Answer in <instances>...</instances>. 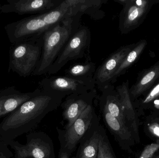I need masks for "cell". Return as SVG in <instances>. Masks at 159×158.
<instances>
[{
  "label": "cell",
  "instance_id": "cell-25",
  "mask_svg": "<svg viewBox=\"0 0 159 158\" xmlns=\"http://www.w3.org/2000/svg\"><path fill=\"white\" fill-rule=\"evenodd\" d=\"M159 150V141L148 145L143 149L138 158H152Z\"/></svg>",
  "mask_w": 159,
  "mask_h": 158
},
{
  "label": "cell",
  "instance_id": "cell-28",
  "mask_svg": "<svg viewBox=\"0 0 159 158\" xmlns=\"http://www.w3.org/2000/svg\"><path fill=\"white\" fill-rule=\"evenodd\" d=\"M152 158H159V154H158V155H155L154 157H153Z\"/></svg>",
  "mask_w": 159,
  "mask_h": 158
},
{
  "label": "cell",
  "instance_id": "cell-11",
  "mask_svg": "<svg viewBox=\"0 0 159 158\" xmlns=\"http://www.w3.org/2000/svg\"><path fill=\"white\" fill-rule=\"evenodd\" d=\"M96 89L83 93L73 94L66 96L61 106L63 109L62 116L66 125L63 129H67L78 118L84 110L90 105L97 96Z\"/></svg>",
  "mask_w": 159,
  "mask_h": 158
},
{
  "label": "cell",
  "instance_id": "cell-9",
  "mask_svg": "<svg viewBox=\"0 0 159 158\" xmlns=\"http://www.w3.org/2000/svg\"><path fill=\"white\" fill-rule=\"evenodd\" d=\"M94 79H75L67 76L46 77L39 82V88L62 94L67 96L83 93L95 89Z\"/></svg>",
  "mask_w": 159,
  "mask_h": 158
},
{
  "label": "cell",
  "instance_id": "cell-6",
  "mask_svg": "<svg viewBox=\"0 0 159 158\" xmlns=\"http://www.w3.org/2000/svg\"><path fill=\"white\" fill-rule=\"evenodd\" d=\"M93 105L89 106L78 118L67 129L57 128L60 148L70 156L93 126L99 121Z\"/></svg>",
  "mask_w": 159,
  "mask_h": 158
},
{
  "label": "cell",
  "instance_id": "cell-2",
  "mask_svg": "<svg viewBox=\"0 0 159 158\" xmlns=\"http://www.w3.org/2000/svg\"><path fill=\"white\" fill-rule=\"evenodd\" d=\"M70 0H63L55 9L43 14L25 18L7 24L5 29L10 42L16 43L25 40L42 36L48 29L56 24L80 14Z\"/></svg>",
  "mask_w": 159,
  "mask_h": 158
},
{
  "label": "cell",
  "instance_id": "cell-15",
  "mask_svg": "<svg viewBox=\"0 0 159 158\" xmlns=\"http://www.w3.org/2000/svg\"><path fill=\"white\" fill-rule=\"evenodd\" d=\"M101 92L98 96L99 106L104 108L112 116L129 128L119 94L115 86L110 84Z\"/></svg>",
  "mask_w": 159,
  "mask_h": 158
},
{
  "label": "cell",
  "instance_id": "cell-21",
  "mask_svg": "<svg viewBox=\"0 0 159 158\" xmlns=\"http://www.w3.org/2000/svg\"><path fill=\"white\" fill-rule=\"evenodd\" d=\"M96 70L95 63L91 60L85 61L84 63L75 64L70 67L66 70L65 76L75 79H93Z\"/></svg>",
  "mask_w": 159,
  "mask_h": 158
},
{
  "label": "cell",
  "instance_id": "cell-14",
  "mask_svg": "<svg viewBox=\"0 0 159 158\" xmlns=\"http://www.w3.org/2000/svg\"><path fill=\"white\" fill-rule=\"evenodd\" d=\"M37 89L23 93L11 86L0 91V119L6 117L36 94Z\"/></svg>",
  "mask_w": 159,
  "mask_h": 158
},
{
  "label": "cell",
  "instance_id": "cell-24",
  "mask_svg": "<svg viewBox=\"0 0 159 158\" xmlns=\"http://www.w3.org/2000/svg\"><path fill=\"white\" fill-rule=\"evenodd\" d=\"M144 130L148 136L153 141H159V117H148L144 124Z\"/></svg>",
  "mask_w": 159,
  "mask_h": 158
},
{
  "label": "cell",
  "instance_id": "cell-26",
  "mask_svg": "<svg viewBox=\"0 0 159 158\" xmlns=\"http://www.w3.org/2000/svg\"><path fill=\"white\" fill-rule=\"evenodd\" d=\"M14 156L5 142L0 141V158H11Z\"/></svg>",
  "mask_w": 159,
  "mask_h": 158
},
{
  "label": "cell",
  "instance_id": "cell-8",
  "mask_svg": "<svg viewBox=\"0 0 159 158\" xmlns=\"http://www.w3.org/2000/svg\"><path fill=\"white\" fill-rule=\"evenodd\" d=\"M123 5L120 14L119 28L122 34H127L144 21L157 0H114Z\"/></svg>",
  "mask_w": 159,
  "mask_h": 158
},
{
  "label": "cell",
  "instance_id": "cell-1",
  "mask_svg": "<svg viewBox=\"0 0 159 158\" xmlns=\"http://www.w3.org/2000/svg\"><path fill=\"white\" fill-rule=\"evenodd\" d=\"M65 96L37 89L36 94L0 123V141L7 142L34 130L48 113L61 105Z\"/></svg>",
  "mask_w": 159,
  "mask_h": 158
},
{
  "label": "cell",
  "instance_id": "cell-3",
  "mask_svg": "<svg viewBox=\"0 0 159 158\" xmlns=\"http://www.w3.org/2000/svg\"><path fill=\"white\" fill-rule=\"evenodd\" d=\"M81 17L60 22L43 33L41 58L32 75L47 74L65 45L79 28Z\"/></svg>",
  "mask_w": 159,
  "mask_h": 158
},
{
  "label": "cell",
  "instance_id": "cell-7",
  "mask_svg": "<svg viewBox=\"0 0 159 158\" xmlns=\"http://www.w3.org/2000/svg\"><path fill=\"white\" fill-rule=\"evenodd\" d=\"M26 144L15 140L5 142L15 151L14 158H56L51 138L44 132H30L26 135Z\"/></svg>",
  "mask_w": 159,
  "mask_h": 158
},
{
  "label": "cell",
  "instance_id": "cell-4",
  "mask_svg": "<svg viewBox=\"0 0 159 158\" xmlns=\"http://www.w3.org/2000/svg\"><path fill=\"white\" fill-rule=\"evenodd\" d=\"M43 46V35L13 44L8 72L11 70L24 78L32 75L40 61Z\"/></svg>",
  "mask_w": 159,
  "mask_h": 158
},
{
  "label": "cell",
  "instance_id": "cell-17",
  "mask_svg": "<svg viewBox=\"0 0 159 158\" xmlns=\"http://www.w3.org/2000/svg\"><path fill=\"white\" fill-rule=\"evenodd\" d=\"M159 80V62L143 71L137 81L129 89L133 102L149 91Z\"/></svg>",
  "mask_w": 159,
  "mask_h": 158
},
{
  "label": "cell",
  "instance_id": "cell-5",
  "mask_svg": "<svg viewBox=\"0 0 159 158\" xmlns=\"http://www.w3.org/2000/svg\"><path fill=\"white\" fill-rule=\"evenodd\" d=\"M91 40L89 29L80 24L61 50L47 74H56L71 60L82 58H85V61L91 60Z\"/></svg>",
  "mask_w": 159,
  "mask_h": 158
},
{
  "label": "cell",
  "instance_id": "cell-18",
  "mask_svg": "<svg viewBox=\"0 0 159 158\" xmlns=\"http://www.w3.org/2000/svg\"><path fill=\"white\" fill-rule=\"evenodd\" d=\"M100 124L99 121L90 129L80 143L74 158H97Z\"/></svg>",
  "mask_w": 159,
  "mask_h": 158
},
{
  "label": "cell",
  "instance_id": "cell-23",
  "mask_svg": "<svg viewBox=\"0 0 159 158\" xmlns=\"http://www.w3.org/2000/svg\"><path fill=\"white\" fill-rule=\"evenodd\" d=\"M143 97L138 103H134L135 108H148L156 100L159 99V80L149 91L143 95Z\"/></svg>",
  "mask_w": 159,
  "mask_h": 158
},
{
  "label": "cell",
  "instance_id": "cell-27",
  "mask_svg": "<svg viewBox=\"0 0 159 158\" xmlns=\"http://www.w3.org/2000/svg\"><path fill=\"white\" fill-rule=\"evenodd\" d=\"M70 156L64 151L60 150L59 152L58 158H70Z\"/></svg>",
  "mask_w": 159,
  "mask_h": 158
},
{
  "label": "cell",
  "instance_id": "cell-10",
  "mask_svg": "<svg viewBox=\"0 0 159 158\" xmlns=\"http://www.w3.org/2000/svg\"><path fill=\"white\" fill-rule=\"evenodd\" d=\"M136 43L121 46L112 53L96 69L93 77L95 84L100 91L113 84V79L119 67Z\"/></svg>",
  "mask_w": 159,
  "mask_h": 158
},
{
  "label": "cell",
  "instance_id": "cell-22",
  "mask_svg": "<svg viewBox=\"0 0 159 158\" xmlns=\"http://www.w3.org/2000/svg\"><path fill=\"white\" fill-rule=\"evenodd\" d=\"M97 158H117L103 126L100 124Z\"/></svg>",
  "mask_w": 159,
  "mask_h": 158
},
{
  "label": "cell",
  "instance_id": "cell-12",
  "mask_svg": "<svg viewBox=\"0 0 159 158\" xmlns=\"http://www.w3.org/2000/svg\"><path fill=\"white\" fill-rule=\"evenodd\" d=\"M63 0H7L0 6L2 13H15L19 15L43 14L57 7Z\"/></svg>",
  "mask_w": 159,
  "mask_h": 158
},
{
  "label": "cell",
  "instance_id": "cell-16",
  "mask_svg": "<svg viewBox=\"0 0 159 158\" xmlns=\"http://www.w3.org/2000/svg\"><path fill=\"white\" fill-rule=\"evenodd\" d=\"M116 88L119 94L122 103L128 126L133 133L135 143H139L140 138L138 113L130 96L129 81L123 82L121 85L117 86Z\"/></svg>",
  "mask_w": 159,
  "mask_h": 158
},
{
  "label": "cell",
  "instance_id": "cell-19",
  "mask_svg": "<svg viewBox=\"0 0 159 158\" xmlns=\"http://www.w3.org/2000/svg\"><path fill=\"white\" fill-rule=\"evenodd\" d=\"M107 2V0H72L79 13L88 15L95 20L102 19L105 15L101 8Z\"/></svg>",
  "mask_w": 159,
  "mask_h": 158
},
{
  "label": "cell",
  "instance_id": "cell-13",
  "mask_svg": "<svg viewBox=\"0 0 159 158\" xmlns=\"http://www.w3.org/2000/svg\"><path fill=\"white\" fill-rule=\"evenodd\" d=\"M100 108L106 126L120 148L132 153V148L136 143L130 129L112 116L104 108L100 106Z\"/></svg>",
  "mask_w": 159,
  "mask_h": 158
},
{
  "label": "cell",
  "instance_id": "cell-20",
  "mask_svg": "<svg viewBox=\"0 0 159 158\" xmlns=\"http://www.w3.org/2000/svg\"><path fill=\"white\" fill-rule=\"evenodd\" d=\"M147 42L145 40H142L136 43L134 47L131 50L125 58L119 67L113 79V83L116 82L117 79L125 74L128 69L138 59L146 46Z\"/></svg>",
  "mask_w": 159,
  "mask_h": 158
}]
</instances>
